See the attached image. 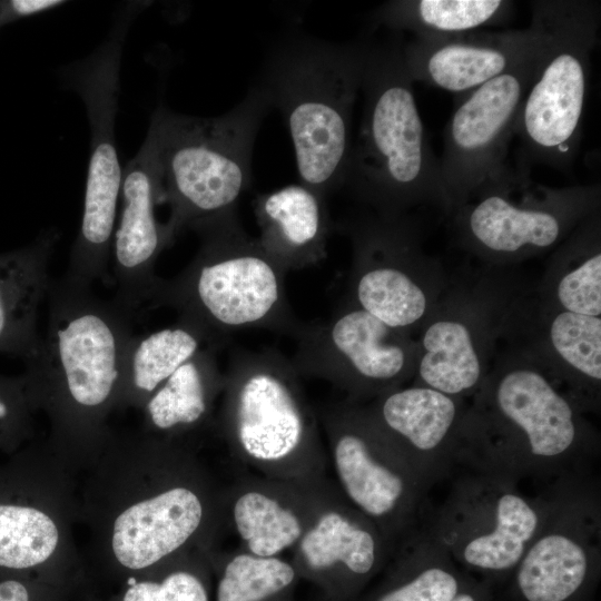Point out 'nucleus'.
<instances>
[{
  "label": "nucleus",
  "instance_id": "15",
  "mask_svg": "<svg viewBox=\"0 0 601 601\" xmlns=\"http://www.w3.org/2000/svg\"><path fill=\"white\" fill-rule=\"evenodd\" d=\"M542 519L514 568L525 601H569L600 562L601 504L595 475L542 487Z\"/></svg>",
  "mask_w": 601,
  "mask_h": 601
},
{
  "label": "nucleus",
  "instance_id": "23",
  "mask_svg": "<svg viewBox=\"0 0 601 601\" xmlns=\"http://www.w3.org/2000/svg\"><path fill=\"white\" fill-rule=\"evenodd\" d=\"M326 479L304 484L257 474L238 477L223 491V524L231 528L239 549L248 553L265 558L292 553Z\"/></svg>",
  "mask_w": 601,
  "mask_h": 601
},
{
  "label": "nucleus",
  "instance_id": "10",
  "mask_svg": "<svg viewBox=\"0 0 601 601\" xmlns=\"http://www.w3.org/2000/svg\"><path fill=\"white\" fill-rule=\"evenodd\" d=\"M149 487L119 510L110 549L125 569L141 571L191 551H209L223 524V491L180 443L156 439Z\"/></svg>",
  "mask_w": 601,
  "mask_h": 601
},
{
  "label": "nucleus",
  "instance_id": "8",
  "mask_svg": "<svg viewBox=\"0 0 601 601\" xmlns=\"http://www.w3.org/2000/svg\"><path fill=\"white\" fill-rule=\"evenodd\" d=\"M535 2L546 39L515 125L518 167L531 170L533 165H545L568 171L582 136L600 4L587 0Z\"/></svg>",
  "mask_w": 601,
  "mask_h": 601
},
{
  "label": "nucleus",
  "instance_id": "18",
  "mask_svg": "<svg viewBox=\"0 0 601 601\" xmlns=\"http://www.w3.org/2000/svg\"><path fill=\"white\" fill-rule=\"evenodd\" d=\"M393 549L380 530L326 479L313 516L292 551L298 577L321 588L327 601H344L391 560Z\"/></svg>",
  "mask_w": 601,
  "mask_h": 601
},
{
  "label": "nucleus",
  "instance_id": "35",
  "mask_svg": "<svg viewBox=\"0 0 601 601\" xmlns=\"http://www.w3.org/2000/svg\"><path fill=\"white\" fill-rule=\"evenodd\" d=\"M23 377L19 380L0 376V431L22 426L26 401H30Z\"/></svg>",
  "mask_w": 601,
  "mask_h": 601
},
{
  "label": "nucleus",
  "instance_id": "26",
  "mask_svg": "<svg viewBox=\"0 0 601 601\" xmlns=\"http://www.w3.org/2000/svg\"><path fill=\"white\" fill-rule=\"evenodd\" d=\"M216 346H205L169 376L145 402V426L155 439L181 443L213 421L224 388Z\"/></svg>",
  "mask_w": 601,
  "mask_h": 601
},
{
  "label": "nucleus",
  "instance_id": "27",
  "mask_svg": "<svg viewBox=\"0 0 601 601\" xmlns=\"http://www.w3.org/2000/svg\"><path fill=\"white\" fill-rule=\"evenodd\" d=\"M539 339L544 355H534L583 412L600 407L601 317L552 306Z\"/></svg>",
  "mask_w": 601,
  "mask_h": 601
},
{
  "label": "nucleus",
  "instance_id": "6",
  "mask_svg": "<svg viewBox=\"0 0 601 601\" xmlns=\"http://www.w3.org/2000/svg\"><path fill=\"white\" fill-rule=\"evenodd\" d=\"M270 109L257 83L220 116L156 109L145 139L157 161L161 205L170 209L165 224L171 244L193 225L237 210L252 184L254 145Z\"/></svg>",
  "mask_w": 601,
  "mask_h": 601
},
{
  "label": "nucleus",
  "instance_id": "14",
  "mask_svg": "<svg viewBox=\"0 0 601 601\" xmlns=\"http://www.w3.org/2000/svg\"><path fill=\"white\" fill-rule=\"evenodd\" d=\"M292 365L300 377H315L368 403L413 377L417 343L345 299L322 322L304 323Z\"/></svg>",
  "mask_w": 601,
  "mask_h": 601
},
{
  "label": "nucleus",
  "instance_id": "30",
  "mask_svg": "<svg viewBox=\"0 0 601 601\" xmlns=\"http://www.w3.org/2000/svg\"><path fill=\"white\" fill-rule=\"evenodd\" d=\"M391 559L392 580L372 601H450L460 592L453 560L421 524Z\"/></svg>",
  "mask_w": 601,
  "mask_h": 601
},
{
  "label": "nucleus",
  "instance_id": "24",
  "mask_svg": "<svg viewBox=\"0 0 601 601\" xmlns=\"http://www.w3.org/2000/svg\"><path fill=\"white\" fill-rule=\"evenodd\" d=\"M253 206L257 239L285 272L325 259L332 229L326 196L297 183L257 195Z\"/></svg>",
  "mask_w": 601,
  "mask_h": 601
},
{
  "label": "nucleus",
  "instance_id": "17",
  "mask_svg": "<svg viewBox=\"0 0 601 601\" xmlns=\"http://www.w3.org/2000/svg\"><path fill=\"white\" fill-rule=\"evenodd\" d=\"M543 47L525 61L461 96L446 125L439 158L451 213L506 164L509 144L539 70Z\"/></svg>",
  "mask_w": 601,
  "mask_h": 601
},
{
  "label": "nucleus",
  "instance_id": "36",
  "mask_svg": "<svg viewBox=\"0 0 601 601\" xmlns=\"http://www.w3.org/2000/svg\"><path fill=\"white\" fill-rule=\"evenodd\" d=\"M27 588L19 581L7 580L0 583V601H29Z\"/></svg>",
  "mask_w": 601,
  "mask_h": 601
},
{
  "label": "nucleus",
  "instance_id": "11",
  "mask_svg": "<svg viewBox=\"0 0 601 601\" xmlns=\"http://www.w3.org/2000/svg\"><path fill=\"white\" fill-rule=\"evenodd\" d=\"M315 411L327 437L336 487L394 553L417 529L427 489L365 403L344 398Z\"/></svg>",
  "mask_w": 601,
  "mask_h": 601
},
{
  "label": "nucleus",
  "instance_id": "1",
  "mask_svg": "<svg viewBox=\"0 0 601 601\" xmlns=\"http://www.w3.org/2000/svg\"><path fill=\"white\" fill-rule=\"evenodd\" d=\"M510 353L466 407L459 466L542 487L595 474L600 439L585 412L529 351Z\"/></svg>",
  "mask_w": 601,
  "mask_h": 601
},
{
  "label": "nucleus",
  "instance_id": "33",
  "mask_svg": "<svg viewBox=\"0 0 601 601\" xmlns=\"http://www.w3.org/2000/svg\"><path fill=\"white\" fill-rule=\"evenodd\" d=\"M61 544V529L49 511L0 504V566L29 569L51 560Z\"/></svg>",
  "mask_w": 601,
  "mask_h": 601
},
{
  "label": "nucleus",
  "instance_id": "25",
  "mask_svg": "<svg viewBox=\"0 0 601 601\" xmlns=\"http://www.w3.org/2000/svg\"><path fill=\"white\" fill-rule=\"evenodd\" d=\"M59 239L48 229L31 245L0 254V353L23 359L33 353L40 336L37 318L48 294L49 260Z\"/></svg>",
  "mask_w": 601,
  "mask_h": 601
},
{
  "label": "nucleus",
  "instance_id": "7",
  "mask_svg": "<svg viewBox=\"0 0 601 601\" xmlns=\"http://www.w3.org/2000/svg\"><path fill=\"white\" fill-rule=\"evenodd\" d=\"M221 394L217 426L237 462L282 481L327 477L319 421L289 358L272 347L235 349Z\"/></svg>",
  "mask_w": 601,
  "mask_h": 601
},
{
  "label": "nucleus",
  "instance_id": "5",
  "mask_svg": "<svg viewBox=\"0 0 601 601\" xmlns=\"http://www.w3.org/2000/svg\"><path fill=\"white\" fill-rule=\"evenodd\" d=\"M365 43L296 35L268 56L257 85L280 111L299 183L324 196L344 186Z\"/></svg>",
  "mask_w": 601,
  "mask_h": 601
},
{
  "label": "nucleus",
  "instance_id": "19",
  "mask_svg": "<svg viewBox=\"0 0 601 601\" xmlns=\"http://www.w3.org/2000/svg\"><path fill=\"white\" fill-rule=\"evenodd\" d=\"M161 205L159 171L154 150L144 140L122 169L120 205L110 266L114 300L134 316L146 308L159 282L155 273L161 252L171 246L166 224L156 215Z\"/></svg>",
  "mask_w": 601,
  "mask_h": 601
},
{
  "label": "nucleus",
  "instance_id": "16",
  "mask_svg": "<svg viewBox=\"0 0 601 601\" xmlns=\"http://www.w3.org/2000/svg\"><path fill=\"white\" fill-rule=\"evenodd\" d=\"M339 227L353 248L346 299L392 328L410 332L422 325L436 303L425 283L427 259L408 217L374 213Z\"/></svg>",
  "mask_w": 601,
  "mask_h": 601
},
{
  "label": "nucleus",
  "instance_id": "28",
  "mask_svg": "<svg viewBox=\"0 0 601 601\" xmlns=\"http://www.w3.org/2000/svg\"><path fill=\"white\" fill-rule=\"evenodd\" d=\"M208 345L215 346L201 329L181 319L155 332L134 334L124 359L118 406L141 408L169 376Z\"/></svg>",
  "mask_w": 601,
  "mask_h": 601
},
{
  "label": "nucleus",
  "instance_id": "29",
  "mask_svg": "<svg viewBox=\"0 0 601 601\" xmlns=\"http://www.w3.org/2000/svg\"><path fill=\"white\" fill-rule=\"evenodd\" d=\"M512 1L503 0H395L384 3L375 21L415 38L453 36L500 26L512 17Z\"/></svg>",
  "mask_w": 601,
  "mask_h": 601
},
{
  "label": "nucleus",
  "instance_id": "31",
  "mask_svg": "<svg viewBox=\"0 0 601 601\" xmlns=\"http://www.w3.org/2000/svg\"><path fill=\"white\" fill-rule=\"evenodd\" d=\"M552 282V306L585 316H601L600 225L597 211L560 245Z\"/></svg>",
  "mask_w": 601,
  "mask_h": 601
},
{
  "label": "nucleus",
  "instance_id": "3",
  "mask_svg": "<svg viewBox=\"0 0 601 601\" xmlns=\"http://www.w3.org/2000/svg\"><path fill=\"white\" fill-rule=\"evenodd\" d=\"M363 111L343 187L376 214L432 204L451 213L400 39L365 43Z\"/></svg>",
  "mask_w": 601,
  "mask_h": 601
},
{
  "label": "nucleus",
  "instance_id": "34",
  "mask_svg": "<svg viewBox=\"0 0 601 601\" xmlns=\"http://www.w3.org/2000/svg\"><path fill=\"white\" fill-rule=\"evenodd\" d=\"M157 579L129 585L121 601H211L208 551L196 550L162 564Z\"/></svg>",
  "mask_w": 601,
  "mask_h": 601
},
{
  "label": "nucleus",
  "instance_id": "20",
  "mask_svg": "<svg viewBox=\"0 0 601 601\" xmlns=\"http://www.w3.org/2000/svg\"><path fill=\"white\" fill-rule=\"evenodd\" d=\"M532 9L525 29L414 37L403 46L411 79L463 96L525 61L541 50L546 36L535 2Z\"/></svg>",
  "mask_w": 601,
  "mask_h": 601
},
{
  "label": "nucleus",
  "instance_id": "37",
  "mask_svg": "<svg viewBox=\"0 0 601 601\" xmlns=\"http://www.w3.org/2000/svg\"><path fill=\"white\" fill-rule=\"evenodd\" d=\"M450 601H477L476 597L471 592H459L452 600Z\"/></svg>",
  "mask_w": 601,
  "mask_h": 601
},
{
  "label": "nucleus",
  "instance_id": "22",
  "mask_svg": "<svg viewBox=\"0 0 601 601\" xmlns=\"http://www.w3.org/2000/svg\"><path fill=\"white\" fill-rule=\"evenodd\" d=\"M469 304L434 306L424 321L413 384L465 400L486 378L493 336L506 316L486 319Z\"/></svg>",
  "mask_w": 601,
  "mask_h": 601
},
{
  "label": "nucleus",
  "instance_id": "9",
  "mask_svg": "<svg viewBox=\"0 0 601 601\" xmlns=\"http://www.w3.org/2000/svg\"><path fill=\"white\" fill-rule=\"evenodd\" d=\"M141 7V2L127 4L105 41L89 56L68 66L66 72L86 108L90 150L81 221L63 276L88 286L109 275L122 185L116 142L120 61L129 24Z\"/></svg>",
  "mask_w": 601,
  "mask_h": 601
},
{
  "label": "nucleus",
  "instance_id": "32",
  "mask_svg": "<svg viewBox=\"0 0 601 601\" xmlns=\"http://www.w3.org/2000/svg\"><path fill=\"white\" fill-rule=\"evenodd\" d=\"M216 572L215 601H288L298 580L290 560L283 556H258L242 549L213 554Z\"/></svg>",
  "mask_w": 601,
  "mask_h": 601
},
{
  "label": "nucleus",
  "instance_id": "2",
  "mask_svg": "<svg viewBox=\"0 0 601 601\" xmlns=\"http://www.w3.org/2000/svg\"><path fill=\"white\" fill-rule=\"evenodd\" d=\"M47 295L46 334L24 358L27 393L48 411L59 437L96 442L105 435V417L119 404L136 316L66 276L51 282Z\"/></svg>",
  "mask_w": 601,
  "mask_h": 601
},
{
  "label": "nucleus",
  "instance_id": "12",
  "mask_svg": "<svg viewBox=\"0 0 601 601\" xmlns=\"http://www.w3.org/2000/svg\"><path fill=\"white\" fill-rule=\"evenodd\" d=\"M434 503L426 499L420 524L454 563L487 573L513 571L536 533L541 499L525 495L515 480L457 466Z\"/></svg>",
  "mask_w": 601,
  "mask_h": 601
},
{
  "label": "nucleus",
  "instance_id": "13",
  "mask_svg": "<svg viewBox=\"0 0 601 601\" xmlns=\"http://www.w3.org/2000/svg\"><path fill=\"white\" fill-rule=\"evenodd\" d=\"M505 164L454 210L463 244L494 260L525 258L561 245L597 211L599 187L551 188Z\"/></svg>",
  "mask_w": 601,
  "mask_h": 601
},
{
  "label": "nucleus",
  "instance_id": "4",
  "mask_svg": "<svg viewBox=\"0 0 601 601\" xmlns=\"http://www.w3.org/2000/svg\"><path fill=\"white\" fill-rule=\"evenodd\" d=\"M199 239L191 262L159 282L146 307H166L221 347L242 329L295 337L302 322L286 295L285 272L244 229L237 210L193 225Z\"/></svg>",
  "mask_w": 601,
  "mask_h": 601
},
{
  "label": "nucleus",
  "instance_id": "21",
  "mask_svg": "<svg viewBox=\"0 0 601 601\" xmlns=\"http://www.w3.org/2000/svg\"><path fill=\"white\" fill-rule=\"evenodd\" d=\"M365 404L428 493L457 469L464 400L412 384Z\"/></svg>",
  "mask_w": 601,
  "mask_h": 601
}]
</instances>
